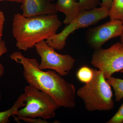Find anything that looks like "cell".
<instances>
[{
  "instance_id": "obj_1",
  "label": "cell",
  "mask_w": 123,
  "mask_h": 123,
  "mask_svg": "<svg viewBox=\"0 0 123 123\" xmlns=\"http://www.w3.org/2000/svg\"><path fill=\"white\" fill-rule=\"evenodd\" d=\"M10 57L22 65L24 79L30 85L49 95L60 107H75L77 94L73 84L54 70H41L37 60L25 57L20 52H13Z\"/></svg>"
},
{
  "instance_id": "obj_2",
  "label": "cell",
  "mask_w": 123,
  "mask_h": 123,
  "mask_svg": "<svg viewBox=\"0 0 123 123\" xmlns=\"http://www.w3.org/2000/svg\"><path fill=\"white\" fill-rule=\"evenodd\" d=\"M61 25L56 14L27 17L16 14L14 16L12 28L15 45L19 50H28L56 34Z\"/></svg>"
},
{
  "instance_id": "obj_3",
  "label": "cell",
  "mask_w": 123,
  "mask_h": 123,
  "mask_svg": "<svg viewBox=\"0 0 123 123\" xmlns=\"http://www.w3.org/2000/svg\"><path fill=\"white\" fill-rule=\"evenodd\" d=\"M92 80L78 89L76 94L89 111H108L114 107L111 86L101 70L94 69Z\"/></svg>"
},
{
  "instance_id": "obj_4",
  "label": "cell",
  "mask_w": 123,
  "mask_h": 123,
  "mask_svg": "<svg viewBox=\"0 0 123 123\" xmlns=\"http://www.w3.org/2000/svg\"><path fill=\"white\" fill-rule=\"evenodd\" d=\"M24 94L25 105L14 112L15 116L47 120L55 117L61 107L49 95L30 85L24 88Z\"/></svg>"
},
{
  "instance_id": "obj_5",
  "label": "cell",
  "mask_w": 123,
  "mask_h": 123,
  "mask_svg": "<svg viewBox=\"0 0 123 123\" xmlns=\"http://www.w3.org/2000/svg\"><path fill=\"white\" fill-rule=\"evenodd\" d=\"M110 10L100 7L90 10L80 11L78 17L66 26L61 32L46 40L49 46L55 50H61L66 45L67 38L75 31L96 24L109 16Z\"/></svg>"
},
{
  "instance_id": "obj_6",
  "label": "cell",
  "mask_w": 123,
  "mask_h": 123,
  "mask_svg": "<svg viewBox=\"0 0 123 123\" xmlns=\"http://www.w3.org/2000/svg\"><path fill=\"white\" fill-rule=\"evenodd\" d=\"M91 63L101 70L106 79L123 69V45L118 42L106 49L95 50Z\"/></svg>"
},
{
  "instance_id": "obj_7",
  "label": "cell",
  "mask_w": 123,
  "mask_h": 123,
  "mask_svg": "<svg viewBox=\"0 0 123 123\" xmlns=\"http://www.w3.org/2000/svg\"><path fill=\"white\" fill-rule=\"evenodd\" d=\"M36 50L41 58L40 69H49L55 71L62 76H67L74 66L75 60L69 55H61L49 46L46 40L35 45Z\"/></svg>"
},
{
  "instance_id": "obj_8",
  "label": "cell",
  "mask_w": 123,
  "mask_h": 123,
  "mask_svg": "<svg viewBox=\"0 0 123 123\" xmlns=\"http://www.w3.org/2000/svg\"><path fill=\"white\" fill-rule=\"evenodd\" d=\"M123 32V24L120 20H110L88 31L87 42L95 50L101 48L110 39L120 36Z\"/></svg>"
},
{
  "instance_id": "obj_9",
  "label": "cell",
  "mask_w": 123,
  "mask_h": 123,
  "mask_svg": "<svg viewBox=\"0 0 123 123\" xmlns=\"http://www.w3.org/2000/svg\"><path fill=\"white\" fill-rule=\"evenodd\" d=\"M51 0H23L21 8L24 17H31L45 14H56L55 4Z\"/></svg>"
},
{
  "instance_id": "obj_10",
  "label": "cell",
  "mask_w": 123,
  "mask_h": 123,
  "mask_svg": "<svg viewBox=\"0 0 123 123\" xmlns=\"http://www.w3.org/2000/svg\"><path fill=\"white\" fill-rule=\"evenodd\" d=\"M56 11L65 14L63 23L68 25L75 20L80 13L79 4L75 0H57L55 4Z\"/></svg>"
},
{
  "instance_id": "obj_11",
  "label": "cell",
  "mask_w": 123,
  "mask_h": 123,
  "mask_svg": "<svg viewBox=\"0 0 123 123\" xmlns=\"http://www.w3.org/2000/svg\"><path fill=\"white\" fill-rule=\"evenodd\" d=\"M25 97L22 93L18 97L12 107L4 111H0V123H8L11 121L9 120L11 116L14 115V112L25 105Z\"/></svg>"
},
{
  "instance_id": "obj_12",
  "label": "cell",
  "mask_w": 123,
  "mask_h": 123,
  "mask_svg": "<svg viewBox=\"0 0 123 123\" xmlns=\"http://www.w3.org/2000/svg\"><path fill=\"white\" fill-rule=\"evenodd\" d=\"M110 20H123V0H112L109 11Z\"/></svg>"
},
{
  "instance_id": "obj_13",
  "label": "cell",
  "mask_w": 123,
  "mask_h": 123,
  "mask_svg": "<svg viewBox=\"0 0 123 123\" xmlns=\"http://www.w3.org/2000/svg\"><path fill=\"white\" fill-rule=\"evenodd\" d=\"M106 81L114 89L116 101L120 102L123 98V79L112 76L106 79Z\"/></svg>"
},
{
  "instance_id": "obj_14",
  "label": "cell",
  "mask_w": 123,
  "mask_h": 123,
  "mask_svg": "<svg viewBox=\"0 0 123 123\" xmlns=\"http://www.w3.org/2000/svg\"><path fill=\"white\" fill-rule=\"evenodd\" d=\"M94 69L88 66H82L76 73L77 78L79 81L85 84L90 82L94 77Z\"/></svg>"
},
{
  "instance_id": "obj_15",
  "label": "cell",
  "mask_w": 123,
  "mask_h": 123,
  "mask_svg": "<svg viewBox=\"0 0 123 123\" xmlns=\"http://www.w3.org/2000/svg\"><path fill=\"white\" fill-rule=\"evenodd\" d=\"M79 11L90 10L98 7L99 0H79Z\"/></svg>"
},
{
  "instance_id": "obj_16",
  "label": "cell",
  "mask_w": 123,
  "mask_h": 123,
  "mask_svg": "<svg viewBox=\"0 0 123 123\" xmlns=\"http://www.w3.org/2000/svg\"><path fill=\"white\" fill-rule=\"evenodd\" d=\"M14 120L16 122H19V121L22 120L24 122L29 123H49L46 121V120H44L41 118H38V119L36 118H29V117H23L21 116H15L13 115Z\"/></svg>"
},
{
  "instance_id": "obj_17",
  "label": "cell",
  "mask_w": 123,
  "mask_h": 123,
  "mask_svg": "<svg viewBox=\"0 0 123 123\" xmlns=\"http://www.w3.org/2000/svg\"><path fill=\"white\" fill-rule=\"evenodd\" d=\"M107 123H123V103L118 111Z\"/></svg>"
},
{
  "instance_id": "obj_18",
  "label": "cell",
  "mask_w": 123,
  "mask_h": 123,
  "mask_svg": "<svg viewBox=\"0 0 123 123\" xmlns=\"http://www.w3.org/2000/svg\"><path fill=\"white\" fill-rule=\"evenodd\" d=\"M8 49L6 44L4 40H1L0 42V58L5 53L8 52ZM4 69L3 65L0 64V78L4 75ZM1 94L0 92V101L1 99Z\"/></svg>"
},
{
  "instance_id": "obj_19",
  "label": "cell",
  "mask_w": 123,
  "mask_h": 123,
  "mask_svg": "<svg viewBox=\"0 0 123 123\" xmlns=\"http://www.w3.org/2000/svg\"><path fill=\"white\" fill-rule=\"evenodd\" d=\"M5 18L4 13L0 10V42L2 40V37L3 34V29Z\"/></svg>"
},
{
  "instance_id": "obj_20",
  "label": "cell",
  "mask_w": 123,
  "mask_h": 123,
  "mask_svg": "<svg viewBox=\"0 0 123 123\" xmlns=\"http://www.w3.org/2000/svg\"><path fill=\"white\" fill-rule=\"evenodd\" d=\"M112 0H102V2L100 3L101 7H105L110 10L111 7Z\"/></svg>"
},
{
  "instance_id": "obj_21",
  "label": "cell",
  "mask_w": 123,
  "mask_h": 123,
  "mask_svg": "<svg viewBox=\"0 0 123 123\" xmlns=\"http://www.w3.org/2000/svg\"><path fill=\"white\" fill-rule=\"evenodd\" d=\"M23 0H0V1H13L18 2V3H22L23 1Z\"/></svg>"
},
{
  "instance_id": "obj_22",
  "label": "cell",
  "mask_w": 123,
  "mask_h": 123,
  "mask_svg": "<svg viewBox=\"0 0 123 123\" xmlns=\"http://www.w3.org/2000/svg\"><path fill=\"white\" fill-rule=\"evenodd\" d=\"M120 42L123 45V32L120 36Z\"/></svg>"
},
{
  "instance_id": "obj_23",
  "label": "cell",
  "mask_w": 123,
  "mask_h": 123,
  "mask_svg": "<svg viewBox=\"0 0 123 123\" xmlns=\"http://www.w3.org/2000/svg\"><path fill=\"white\" fill-rule=\"evenodd\" d=\"M120 72L121 73H123V70H121V71H120Z\"/></svg>"
},
{
  "instance_id": "obj_24",
  "label": "cell",
  "mask_w": 123,
  "mask_h": 123,
  "mask_svg": "<svg viewBox=\"0 0 123 123\" xmlns=\"http://www.w3.org/2000/svg\"><path fill=\"white\" fill-rule=\"evenodd\" d=\"M122 22H123V21H122Z\"/></svg>"
}]
</instances>
